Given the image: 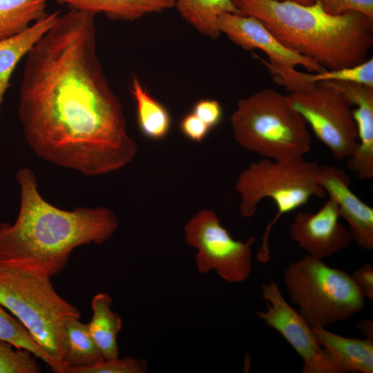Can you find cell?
Wrapping results in <instances>:
<instances>
[{
    "label": "cell",
    "instance_id": "cell-20",
    "mask_svg": "<svg viewBox=\"0 0 373 373\" xmlns=\"http://www.w3.org/2000/svg\"><path fill=\"white\" fill-rule=\"evenodd\" d=\"M174 3L184 21L212 39L221 35L218 25L221 15L240 14L232 0H174Z\"/></svg>",
    "mask_w": 373,
    "mask_h": 373
},
{
    "label": "cell",
    "instance_id": "cell-7",
    "mask_svg": "<svg viewBox=\"0 0 373 373\" xmlns=\"http://www.w3.org/2000/svg\"><path fill=\"white\" fill-rule=\"evenodd\" d=\"M276 82L285 87L289 105L309 125L336 160L350 157L358 144L351 104L325 82H316L310 73L269 64Z\"/></svg>",
    "mask_w": 373,
    "mask_h": 373
},
{
    "label": "cell",
    "instance_id": "cell-15",
    "mask_svg": "<svg viewBox=\"0 0 373 373\" xmlns=\"http://www.w3.org/2000/svg\"><path fill=\"white\" fill-rule=\"evenodd\" d=\"M311 327L318 343L345 373L373 372V339L349 338L325 327Z\"/></svg>",
    "mask_w": 373,
    "mask_h": 373
},
{
    "label": "cell",
    "instance_id": "cell-22",
    "mask_svg": "<svg viewBox=\"0 0 373 373\" xmlns=\"http://www.w3.org/2000/svg\"><path fill=\"white\" fill-rule=\"evenodd\" d=\"M66 354L64 363L68 368L92 366L104 359L89 330L88 323L79 318L66 325Z\"/></svg>",
    "mask_w": 373,
    "mask_h": 373
},
{
    "label": "cell",
    "instance_id": "cell-24",
    "mask_svg": "<svg viewBox=\"0 0 373 373\" xmlns=\"http://www.w3.org/2000/svg\"><path fill=\"white\" fill-rule=\"evenodd\" d=\"M310 77L316 82H347L373 87V59L368 58L362 63L351 66L325 70L310 74Z\"/></svg>",
    "mask_w": 373,
    "mask_h": 373
},
{
    "label": "cell",
    "instance_id": "cell-13",
    "mask_svg": "<svg viewBox=\"0 0 373 373\" xmlns=\"http://www.w3.org/2000/svg\"><path fill=\"white\" fill-rule=\"evenodd\" d=\"M318 180L337 204L340 216L348 224L352 239L363 250L373 249V209L350 189V178L339 167L319 165Z\"/></svg>",
    "mask_w": 373,
    "mask_h": 373
},
{
    "label": "cell",
    "instance_id": "cell-2",
    "mask_svg": "<svg viewBox=\"0 0 373 373\" xmlns=\"http://www.w3.org/2000/svg\"><path fill=\"white\" fill-rule=\"evenodd\" d=\"M15 178L20 188V206L13 223H0V265L51 278L64 269L76 248L102 245L115 233L119 220L109 208L62 209L40 194L31 169L21 168Z\"/></svg>",
    "mask_w": 373,
    "mask_h": 373
},
{
    "label": "cell",
    "instance_id": "cell-25",
    "mask_svg": "<svg viewBox=\"0 0 373 373\" xmlns=\"http://www.w3.org/2000/svg\"><path fill=\"white\" fill-rule=\"evenodd\" d=\"M36 358L30 351L0 339V373H40Z\"/></svg>",
    "mask_w": 373,
    "mask_h": 373
},
{
    "label": "cell",
    "instance_id": "cell-29",
    "mask_svg": "<svg viewBox=\"0 0 373 373\" xmlns=\"http://www.w3.org/2000/svg\"><path fill=\"white\" fill-rule=\"evenodd\" d=\"M192 112L211 129L220 124L222 117V108L216 99H202L198 101Z\"/></svg>",
    "mask_w": 373,
    "mask_h": 373
},
{
    "label": "cell",
    "instance_id": "cell-27",
    "mask_svg": "<svg viewBox=\"0 0 373 373\" xmlns=\"http://www.w3.org/2000/svg\"><path fill=\"white\" fill-rule=\"evenodd\" d=\"M324 10L334 16L356 12L373 19V0H321Z\"/></svg>",
    "mask_w": 373,
    "mask_h": 373
},
{
    "label": "cell",
    "instance_id": "cell-30",
    "mask_svg": "<svg viewBox=\"0 0 373 373\" xmlns=\"http://www.w3.org/2000/svg\"><path fill=\"white\" fill-rule=\"evenodd\" d=\"M365 298L373 300V267L365 263L358 267L351 276Z\"/></svg>",
    "mask_w": 373,
    "mask_h": 373
},
{
    "label": "cell",
    "instance_id": "cell-18",
    "mask_svg": "<svg viewBox=\"0 0 373 373\" xmlns=\"http://www.w3.org/2000/svg\"><path fill=\"white\" fill-rule=\"evenodd\" d=\"M112 298L106 293L99 292L92 298V318L88 323L89 330L104 359L119 356L117 337L122 327L119 315L111 309Z\"/></svg>",
    "mask_w": 373,
    "mask_h": 373
},
{
    "label": "cell",
    "instance_id": "cell-9",
    "mask_svg": "<svg viewBox=\"0 0 373 373\" xmlns=\"http://www.w3.org/2000/svg\"><path fill=\"white\" fill-rule=\"evenodd\" d=\"M185 241L197 249L195 265L202 274L212 270L228 283L245 281L251 271L254 237L236 240L221 224L216 213L203 209L184 227Z\"/></svg>",
    "mask_w": 373,
    "mask_h": 373
},
{
    "label": "cell",
    "instance_id": "cell-19",
    "mask_svg": "<svg viewBox=\"0 0 373 373\" xmlns=\"http://www.w3.org/2000/svg\"><path fill=\"white\" fill-rule=\"evenodd\" d=\"M131 93L136 104L137 126L142 134L151 140H161L171 128L169 110L152 97L137 77H133Z\"/></svg>",
    "mask_w": 373,
    "mask_h": 373
},
{
    "label": "cell",
    "instance_id": "cell-16",
    "mask_svg": "<svg viewBox=\"0 0 373 373\" xmlns=\"http://www.w3.org/2000/svg\"><path fill=\"white\" fill-rule=\"evenodd\" d=\"M59 16V11L48 14L25 31L0 40V115L5 94L17 64L56 23Z\"/></svg>",
    "mask_w": 373,
    "mask_h": 373
},
{
    "label": "cell",
    "instance_id": "cell-21",
    "mask_svg": "<svg viewBox=\"0 0 373 373\" xmlns=\"http://www.w3.org/2000/svg\"><path fill=\"white\" fill-rule=\"evenodd\" d=\"M49 0H0V40L18 35L48 15Z\"/></svg>",
    "mask_w": 373,
    "mask_h": 373
},
{
    "label": "cell",
    "instance_id": "cell-6",
    "mask_svg": "<svg viewBox=\"0 0 373 373\" xmlns=\"http://www.w3.org/2000/svg\"><path fill=\"white\" fill-rule=\"evenodd\" d=\"M319 164L303 157L288 161L268 158L253 162L238 175L235 189L240 195L239 210L244 218L255 215L263 199L273 200L278 212L267 224L258 260L266 263L270 259L269 236L274 225L284 214L306 204L311 198H323L325 192L318 180Z\"/></svg>",
    "mask_w": 373,
    "mask_h": 373
},
{
    "label": "cell",
    "instance_id": "cell-3",
    "mask_svg": "<svg viewBox=\"0 0 373 373\" xmlns=\"http://www.w3.org/2000/svg\"><path fill=\"white\" fill-rule=\"evenodd\" d=\"M240 14L260 20L285 47L326 70L365 61L373 46V19L327 13L321 0L305 5L280 0H232Z\"/></svg>",
    "mask_w": 373,
    "mask_h": 373
},
{
    "label": "cell",
    "instance_id": "cell-14",
    "mask_svg": "<svg viewBox=\"0 0 373 373\" xmlns=\"http://www.w3.org/2000/svg\"><path fill=\"white\" fill-rule=\"evenodd\" d=\"M338 90L351 104L356 126L358 144L347 166L361 180L373 178V87L363 84L325 82Z\"/></svg>",
    "mask_w": 373,
    "mask_h": 373
},
{
    "label": "cell",
    "instance_id": "cell-31",
    "mask_svg": "<svg viewBox=\"0 0 373 373\" xmlns=\"http://www.w3.org/2000/svg\"><path fill=\"white\" fill-rule=\"evenodd\" d=\"M356 327L366 338L373 339V323L370 319H363L358 322Z\"/></svg>",
    "mask_w": 373,
    "mask_h": 373
},
{
    "label": "cell",
    "instance_id": "cell-8",
    "mask_svg": "<svg viewBox=\"0 0 373 373\" xmlns=\"http://www.w3.org/2000/svg\"><path fill=\"white\" fill-rule=\"evenodd\" d=\"M284 283L311 327L345 321L365 307V298L349 274L308 254L287 267Z\"/></svg>",
    "mask_w": 373,
    "mask_h": 373
},
{
    "label": "cell",
    "instance_id": "cell-17",
    "mask_svg": "<svg viewBox=\"0 0 373 373\" xmlns=\"http://www.w3.org/2000/svg\"><path fill=\"white\" fill-rule=\"evenodd\" d=\"M70 9L96 15L104 13L113 20L134 21L144 15L174 8V0H56Z\"/></svg>",
    "mask_w": 373,
    "mask_h": 373
},
{
    "label": "cell",
    "instance_id": "cell-32",
    "mask_svg": "<svg viewBox=\"0 0 373 373\" xmlns=\"http://www.w3.org/2000/svg\"><path fill=\"white\" fill-rule=\"evenodd\" d=\"M280 1H294V2L301 3V4L309 5V4L314 3L317 0H280Z\"/></svg>",
    "mask_w": 373,
    "mask_h": 373
},
{
    "label": "cell",
    "instance_id": "cell-5",
    "mask_svg": "<svg viewBox=\"0 0 373 373\" xmlns=\"http://www.w3.org/2000/svg\"><path fill=\"white\" fill-rule=\"evenodd\" d=\"M230 123L236 142L264 158L288 161L303 157L311 149L305 121L286 95L273 88L240 99Z\"/></svg>",
    "mask_w": 373,
    "mask_h": 373
},
{
    "label": "cell",
    "instance_id": "cell-11",
    "mask_svg": "<svg viewBox=\"0 0 373 373\" xmlns=\"http://www.w3.org/2000/svg\"><path fill=\"white\" fill-rule=\"evenodd\" d=\"M218 25L220 33L233 43L247 50H262L271 64L288 68L301 66L314 73L326 70L315 61L285 47L255 17L224 13L220 16Z\"/></svg>",
    "mask_w": 373,
    "mask_h": 373
},
{
    "label": "cell",
    "instance_id": "cell-1",
    "mask_svg": "<svg viewBox=\"0 0 373 373\" xmlns=\"http://www.w3.org/2000/svg\"><path fill=\"white\" fill-rule=\"evenodd\" d=\"M95 15L70 9L26 55L18 117L42 160L86 176L126 166L137 146L97 53Z\"/></svg>",
    "mask_w": 373,
    "mask_h": 373
},
{
    "label": "cell",
    "instance_id": "cell-23",
    "mask_svg": "<svg viewBox=\"0 0 373 373\" xmlns=\"http://www.w3.org/2000/svg\"><path fill=\"white\" fill-rule=\"evenodd\" d=\"M0 339L17 348L30 351L46 363L55 373H66V368L51 358L34 340L26 327L0 304Z\"/></svg>",
    "mask_w": 373,
    "mask_h": 373
},
{
    "label": "cell",
    "instance_id": "cell-10",
    "mask_svg": "<svg viewBox=\"0 0 373 373\" xmlns=\"http://www.w3.org/2000/svg\"><path fill=\"white\" fill-rule=\"evenodd\" d=\"M267 310L256 315L276 330L302 358L303 373H345L318 343L312 327L283 297L278 285L269 281L262 286Z\"/></svg>",
    "mask_w": 373,
    "mask_h": 373
},
{
    "label": "cell",
    "instance_id": "cell-28",
    "mask_svg": "<svg viewBox=\"0 0 373 373\" xmlns=\"http://www.w3.org/2000/svg\"><path fill=\"white\" fill-rule=\"evenodd\" d=\"M181 133L189 140L200 143L211 128L192 111L186 114L180 122Z\"/></svg>",
    "mask_w": 373,
    "mask_h": 373
},
{
    "label": "cell",
    "instance_id": "cell-12",
    "mask_svg": "<svg viewBox=\"0 0 373 373\" xmlns=\"http://www.w3.org/2000/svg\"><path fill=\"white\" fill-rule=\"evenodd\" d=\"M337 204L329 198L315 213L299 211L289 226L291 240L308 255L323 259L347 248L352 239L339 221Z\"/></svg>",
    "mask_w": 373,
    "mask_h": 373
},
{
    "label": "cell",
    "instance_id": "cell-4",
    "mask_svg": "<svg viewBox=\"0 0 373 373\" xmlns=\"http://www.w3.org/2000/svg\"><path fill=\"white\" fill-rule=\"evenodd\" d=\"M0 304L67 373L64 363L66 325L80 318L81 314L57 294L50 278L28 269L0 265Z\"/></svg>",
    "mask_w": 373,
    "mask_h": 373
},
{
    "label": "cell",
    "instance_id": "cell-26",
    "mask_svg": "<svg viewBox=\"0 0 373 373\" xmlns=\"http://www.w3.org/2000/svg\"><path fill=\"white\" fill-rule=\"evenodd\" d=\"M146 360L119 356L102 361L89 367L68 368L67 373H144L148 370Z\"/></svg>",
    "mask_w": 373,
    "mask_h": 373
}]
</instances>
